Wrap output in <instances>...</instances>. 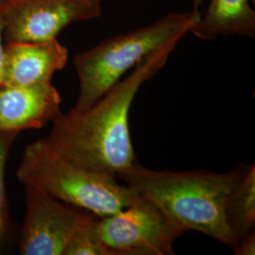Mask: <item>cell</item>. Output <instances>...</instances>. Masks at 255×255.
<instances>
[{"instance_id":"7a4b0ae2","label":"cell","mask_w":255,"mask_h":255,"mask_svg":"<svg viewBox=\"0 0 255 255\" xmlns=\"http://www.w3.org/2000/svg\"><path fill=\"white\" fill-rule=\"evenodd\" d=\"M249 166L228 173L158 171L136 162L119 177L125 184L156 203L179 226L217 239L233 251L237 240L228 228L224 206Z\"/></svg>"},{"instance_id":"30bf717a","label":"cell","mask_w":255,"mask_h":255,"mask_svg":"<svg viewBox=\"0 0 255 255\" xmlns=\"http://www.w3.org/2000/svg\"><path fill=\"white\" fill-rule=\"evenodd\" d=\"M201 40H213L219 35L253 38L255 33V12L250 0H211L208 9L190 31Z\"/></svg>"},{"instance_id":"ba28073f","label":"cell","mask_w":255,"mask_h":255,"mask_svg":"<svg viewBox=\"0 0 255 255\" xmlns=\"http://www.w3.org/2000/svg\"><path fill=\"white\" fill-rule=\"evenodd\" d=\"M68 51L58 40L7 42L0 86H32L46 82L67 64Z\"/></svg>"},{"instance_id":"8992f818","label":"cell","mask_w":255,"mask_h":255,"mask_svg":"<svg viewBox=\"0 0 255 255\" xmlns=\"http://www.w3.org/2000/svg\"><path fill=\"white\" fill-rule=\"evenodd\" d=\"M103 0H2L4 39L43 42L75 23L100 17Z\"/></svg>"},{"instance_id":"5b68a950","label":"cell","mask_w":255,"mask_h":255,"mask_svg":"<svg viewBox=\"0 0 255 255\" xmlns=\"http://www.w3.org/2000/svg\"><path fill=\"white\" fill-rule=\"evenodd\" d=\"M97 228L112 255H174V242L186 232L139 194L127 207L99 218Z\"/></svg>"},{"instance_id":"2e32d148","label":"cell","mask_w":255,"mask_h":255,"mask_svg":"<svg viewBox=\"0 0 255 255\" xmlns=\"http://www.w3.org/2000/svg\"><path fill=\"white\" fill-rule=\"evenodd\" d=\"M0 1H2V0H0Z\"/></svg>"},{"instance_id":"52a82bcc","label":"cell","mask_w":255,"mask_h":255,"mask_svg":"<svg viewBox=\"0 0 255 255\" xmlns=\"http://www.w3.org/2000/svg\"><path fill=\"white\" fill-rule=\"evenodd\" d=\"M24 187L26 214L20 236V255H64L76 230L95 215L41 189Z\"/></svg>"},{"instance_id":"7c38bea8","label":"cell","mask_w":255,"mask_h":255,"mask_svg":"<svg viewBox=\"0 0 255 255\" xmlns=\"http://www.w3.org/2000/svg\"><path fill=\"white\" fill-rule=\"evenodd\" d=\"M98 219L99 217L92 216L76 230L64 250V255H112L98 232Z\"/></svg>"},{"instance_id":"277c9868","label":"cell","mask_w":255,"mask_h":255,"mask_svg":"<svg viewBox=\"0 0 255 255\" xmlns=\"http://www.w3.org/2000/svg\"><path fill=\"white\" fill-rule=\"evenodd\" d=\"M200 1L189 12L171 13L154 23L111 37L74 57L80 95L73 109H89L148 55L171 43H179L200 18Z\"/></svg>"},{"instance_id":"5bb4252c","label":"cell","mask_w":255,"mask_h":255,"mask_svg":"<svg viewBox=\"0 0 255 255\" xmlns=\"http://www.w3.org/2000/svg\"><path fill=\"white\" fill-rule=\"evenodd\" d=\"M235 255H255V231L244 237L237 248L234 250Z\"/></svg>"},{"instance_id":"3957f363","label":"cell","mask_w":255,"mask_h":255,"mask_svg":"<svg viewBox=\"0 0 255 255\" xmlns=\"http://www.w3.org/2000/svg\"><path fill=\"white\" fill-rule=\"evenodd\" d=\"M16 176L65 203L104 218L131 204L138 194L112 174L94 169L62 154L45 138L26 147Z\"/></svg>"},{"instance_id":"9a60e30c","label":"cell","mask_w":255,"mask_h":255,"mask_svg":"<svg viewBox=\"0 0 255 255\" xmlns=\"http://www.w3.org/2000/svg\"><path fill=\"white\" fill-rule=\"evenodd\" d=\"M3 39H4V21H3V15H2V1H0V81H1L3 59H4Z\"/></svg>"},{"instance_id":"9c48e42d","label":"cell","mask_w":255,"mask_h":255,"mask_svg":"<svg viewBox=\"0 0 255 255\" xmlns=\"http://www.w3.org/2000/svg\"><path fill=\"white\" fill-rule=\"evenodd\" d=\"M62 99L51 82L32 86H0V131L41 128L61 114Z\"/></svg>"},{"instance_id":"6da1fadb","label":"cell","mask_w":255,"mask_h":255,"mask_svg":"<svg viewBox=\"0 0 255 255\" xmlns=\"http://www.w3.org/2000/svg\"><path fill=\"white\" fill-rule=\"evenodd\" d=\"M178 43L148 55L89 109H72L55 119L48 144L62 154L119 178L136 163L128 128L130 106L142 84L164 67Z\"/></svg>"},{"instance_id":"8fae6325","label":"cell","mask_w":255,"mask_h":255,"mask_svg":"<svg viewBox=\"0 0 255 255\" xmlns=\"http://www.w3.org/2000/svg\"><path fill=\"white\" fill-rule=\"evenodd\" d=\"M224 216L237 245L255 231V165L249 166L245 175L230 193L224 206Z\"/></svg>"},{"instance_id":"4fadbf2b","label":"cell","mask_w":255,"mask_h":255,"mask_svg":"<svg viewBox=\"0 0 255 255\" xmlns=\"http://www.w3.org/2000/svg\"><path fill=\"white\" fill-rule=\"evenodd\" d=\"M17 133L0 131V250L5 245L9 236V217L6 189H5V166L9 156V147Z\"/></svg>"}]
</instances>
